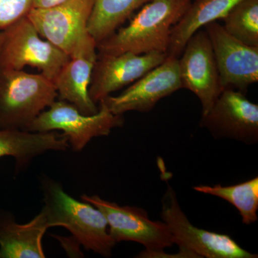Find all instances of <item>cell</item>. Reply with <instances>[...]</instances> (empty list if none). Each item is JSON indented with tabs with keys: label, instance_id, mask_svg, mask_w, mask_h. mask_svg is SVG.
Returning a JSON list of instances; mask_svg holds the SVG:
<instances>
[{
	"label": "cell",
	"instance_id": "obj_1",
	"mask_svg": "<svg viewBox=\"0 0 258 258\" xmlns=\"http://www.w3.org/2000/svg\"><path fill=\"white\" fill-rule=\"evenodd\" d=\"M192 0H152L144 5L127 26L97 44L98 53L142 55L167 53L171 30L189 9Z\"/></svg>",
	"mask_w": 258,
	"mask_h": 258
},
{
	"label": "cell",
	"instance_id": "obj_2",
	"mask_svg": "<svg viewBox=\"0 0 258 258\" xmlns=\"http://www.w3.org/2000/svg\"><path fill=\"white\" fill-rule=\"evenodd\" d=\"M42 188L45 206L42 211L49 227H63L86 250L111 257L116 243L103 214L91 204L75 200L55 181L45 180Z\"/></svg>",
	"mask_w": 258,
	"mask_h": 258
},
{
	"label": "cell",
	"instance_id": "obj_3",
	"mask_svg": "<svg viewBox=\"0 0 258 258\" xmlns=\"http://www.w3.org/2000/svg\"><path fill=\"white\" fill-rule=\"evenodd\" d=\"M57 98L55 84L43 75L0 69V129L26 131Z\"/></svg>",
	"mask_w": 258,
	"mask_h": 258
},
{
	"label": "cell",
	"instance_id": "obj_4",
	"mask_svg": "<svg viewBox=\"0 0 258 258\" xmlns=\"http://www.w3.org/2000/svg\"><path fill=\"white\" fill-rule=\"evenodd\" d=\"M70 56L40 34L26 17L2 31L0 69L35 68L54 83Z\"/></svg>",
	"mask_w": 258,
	"mask_h": 258
},
{
	"label": "cell",
	"instance_id": "obj_5",
	"mask_svg": "<svg viewBox=\"0 0 258 258\" xmlns=\"http://www.w3.org/2000/svg\"><path fill=\"white\" fill-rule=\"evenodd\" d=\"M161 217L186 257L255 258L230 235L195 227L181 210L174 190L168 186L162 198Z\"/></svg>",
	"mask_w": 258,
	"mask_h": 258
},
{
	"label": "cell",
	"instance_id": "obj_6",
	"mask_svg": "<svg viewBox=\"0 0 258 258\" xmlns=\"http://www.w3.org/2000/svg\"><path fill=\"white\" fill-rule=\"evenodd\" d=\"M95 114H83L76 106L62 100H56L42 112L27 128V132H49L62 131L74 151L82 150L91 139L105 137L113 128L123 126V115L112 113L104 103Z\"/></svg>",
	"mask_w": 258,
	"mask_h": 258
},
{
	"label": "cell",
	"instance_id": "obj_7",
	"mask_svg": "<svg viewBox=\"0 0 258 258\" xmlns=\"http://www.w3.org/2000/svg\"><path fill=\"white\" fill-rule=\"evenodd\" d=\"M81 199L98 208L106 217L108 231L117 242L132 241L147 251H161L174 243V237L164 222L153 221L143 209L120 206L97 195H83Z\"/></svg>",
	"mask_w": 258,
	"mask_h": 258
},
{
	"label": "cell",
	"instance_id": "obj_8",
	"mask_svg": "<svg viewBox=\"0 0 258 258\" xmlns=\"http://www.w3.org/2000/svg\"><path fill=\"white\" fill-rule=\"evenodd\" d=\"M94 0H68L47 8H32L27 18L40 36L69 56L89 36L88 23Z\"/></svg>",
	"mask_w": 258,
	"mask_h": 258
},
{
	"label": "cell",
	"instance_id": "obj_9",
	"mask_svg": "<svg viewBox=\"0 0 258 258\" xmlns=\"http://www.w3.org/2000/svg\"><path fill=\"white\" fill-rule=\"evenodd\" d=\"M178 61L181 88L189 90L198 97L203 108L202 115L206 114L224 88L211 42L205 29H200L190 37Z\"/></svg>",
	"mask_w": 258,
	"mask_h": 258
},
{
	"label": "cell",
	"instance_id": "obj_10",
	"mask_svg": "<svg viewBox=\"0 0 258 258\" xmlns=\"http://www.w3.org/2000/svg\"><path fill=\"white\" fill-rule=\"evenodd\" d=\"M200 125L215 138L233 139L248 145L257 143L258 105L241 91L226 88L211 109L202 115Z\"/></svg>",
	"mask_w": 258,
	"mask_h": 258
},
{
	"label": "cell",
	"instance_id": "obj_11",
	"mask_svg": "<svg viewBox=\"0 0 258 258\" xmlns=\"http://www.w3.org/2000/svg\"><path fill=\"white\" fill-rule=\"evenodd\" d=\"M203 28L211 42L222 87L245 93L258 81V47L239 41L217 21Z\"/></svg>",
	"mask_w": 258,
	"mask_h": 258
},
{
	"label": "cell",
	"instance_id": "obj_12",
	"mask_svg": "<svg viewBox=\"0 0 258 258\" xmlns=\"http://www.w3.org/2000/svg\"><path fill=\"white\" fill-rule=\"evenodd\" d=\"M179 89L181 86L179 61L176 57L167 56L162 63L136 81L120 95H110L100 102L115 115H123L129 111L147 113L162 98Z\"/></svg>",
	"mask_w": 258,
	"mask_h": 258
},
{
	"label": "cell",
	"instance_id": "obj_13",
	"mask_svg": "<svg viewBox=\"0 0 258 258\" xmlns=\"http://www.w3.org/2000/svg\"><path fill=\"white\" fill-rule=\"evenodd\" d=\"M167 53L152 52L138 54L126 52L118 55L98 53L93 67L89 96L99 103L111 93L128 86L162 63Z\"/></svg>",
	"mask_w": 258,
	"mask_h": 258
},
{
	"label": "cell",
	"instance_id": "obj_14",
	"mask_svg": "<svg viewBox=\"0 0 258 258\" xmlns=\"http://www.w3.org/2000/svg\"><path fill=\"white\" fill-rule=\"evenodd\" d=\"M97 43L91 35L79 44L59 73L55 84L59 99L74 105L83 114L98 111L89 96V86L97 58Z\"/></svg>",
	"mask_w": 258,
	"mask_h": 258
},
{
	"label": "cell",
	"instance_id": "obj_15",
	"mask_svg": "<svg viewBox=\"0 0 258 258\" xmlns=\"http://www.w3.org/2000/svg\"><path fill=\"white\" fill-rule=\"evenodd\" d=\"M48 228L42 211L24 225L0 213V258L45 257L42 238Z\"/></svg>",
	"mask_w": 258,
	"mask_h": 258
},
{
	"label": "cell",
	"instance_id": "obj_16",
	"mask_svg": "<svg viewBox=\"0 0 258 258\" xmlns=\"http://www.w3.org/2000/svg\"><path fill=\"white\" fill-rule=\"evenodd\" d=\"M69 147L66 137L57 132L0 129V158L14 157L19 166L47 151H66Z\"/></svg>",
	"mask_w": 258,
	"mask_h": 258
},
{
	"label": "cell",
	"instance_id": "obj_17",
	"mask_svg": "<svg viewBox=\"0 0 258 258\" xmlns=\"http://www.w3.org/2000/svg\"><path fill=\"white\" fill-rule=\"evenodd\" d=\"M242 0H194L182 18L171 30L167 56L179 58L194 34L208 24L222 20Z\"/></svg>",
	"mask_w": 258,
	"mask_h": 258
},
{
	"label": "cell",
	"instance_id": "obj_18",
	"mask_svg": "<svg viewBox=\"0 0 258 258\" xmlns=\"http://www.w3.org/2000/svg\"><path fill=\"white\" fill-rule=\"evenodd\" d=\"M152 0H94L88 31L96 43L113 35L135 10Z\"/></svg>",
	"mask_w": 258,
	"mask_h": 258
},
{
	"label": "cell",
	"instance_id": "obj_19",
	"mask_svg": "<svg viewBox=\"0 0 258 258\" xmlns=\"http://www.w3.org/2000/svg\"><path fill=\"white\" fill-rule=\"evenodd\" d=\"M198 192L217 197L233 205L242 217L244 225L257 220L258 177L230 186L199 185L193 187Z\"/></svg>",
	"mask_w": 258,
	"mask_h": 258
},
{
	"label": "cell",
	"instance_id": "obj_20",
	"mask_svg": "<svg viewBox=\"0 0 258 258\" xmlns=\"http://www.w3.org/2000/svg\"><path fill=\"white\" fill-rule=\"evenodd\" d=\"M225 31L239 41L258 47V0H242L225 18Z\"/></svg>",
	"mask_w": 258,
	"mask_h": 258
},
{
	"label": "cell",
	"instance_id": "obj_21",
	"mask_svg": "<svg viewBox=\"0 0 258 258\" xmlns=\"http://www.w3.org/2000/svg\"><path fill=\"white\" fill-rule=\"evenodd\" d=\"M33 0H0V31L26 17Z\"/></svg>",
	"mask_w": 258,
	"mask_h": 258
},
{
	"label": "cell",
	"instance_id": "obj_22",
	"mask_svg": "<svg viewBox=\"0 0 258 258\" xmlns=\"http://www.w3.org/2000/svg\"><path fill=\"white\" fill-rule=\"evenodd\" d=\"M68 0H33L32 8H47L55 6Z\"/></svg>",
	"mask_w": 258,
	"mask_h": 258
},
{
	"label": "cell",
	"instance_id": "obj_23",
	"mask_svg": "<svg viewBox=\"0 0 258 258\" xmlns=\"http://www.w3.org/2000/svg\"><path fill=\"white\" fill-rule=\"evenodd\" d=\"M2 41V31H0V45H1Z\"/></svg>",
	"mask_w": 258,
	"mask_h": 258
}]
</instances>
